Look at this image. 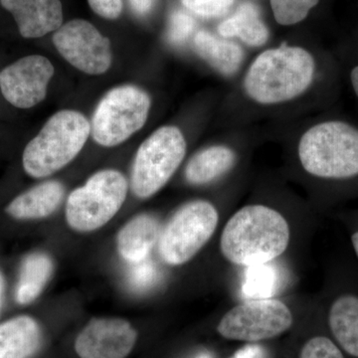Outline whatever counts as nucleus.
I'll return each instance as SVG.
<instances>
[{"label":"nucleus","instance_id":"f257e3e1","mask_svg":"<svg viewBox=\"0 0 358 358\" xmlns=\"http://www.w3.org/2000/svg\"><path fill=\"white\" fill-rule=\"evenodd\" d=\"M289 223L280 212L265 205H248L226 223L221 253L234 265H259L281 256L289 243Z\"/></svg>","mask_w":358,"mask_h":358},{"label":"nucleus","instance_id":"f03ea898","mask_svg":"<svg viewBox=\"0 0 358 358\" xmlns=\"http://www.w3.org/2000/svg\"><path fill=\"white\" fill-rule=\"evenodd\" d=\"M315 70L310 52L282 45L255 59L245 77L244 89L252 100L262 105L289 102L310 88Z\"/></svg>","mask_w":358,"mask_h":358},{"label":"nucleus","instance_id":"7ed1b4c3","mask_svg":"<svg viewBox=\"0 0 358 358\" xmlns=\"http://www.w3.org/2000/svg\"><path fill=\"white\" fill-rule=\"evenodd\" d=\"M91 124L76 110L56 113L28 143L22 155L24 171L30 178H44L73 162L83 150Z\"/></svg>","mask_w":358,"mask_h":358},{"label":"nucleus","instance_id":"20e7f679","mask_svg":"<svg viewBox=\"0 0 358 358\" xmlns=\"http://www.w3.org/2000/svg\"><path fill=\"white\" fill-rule=\"evenodd\" d=\"M303 169L315 178L346 179L358 176V129L339 121L315 124L299 143Z\"/></svg>","mask_w":358,"mask_h":358},{"label":"nucleus","instance_id":"39448f33","mask_svg":"<svg viewBox=\"0 0 358 358\" xmlns=\"http://www.w3.org/2000/svg\"><path fill=\"white\" fill-rule=\"evenodd\" d=\"M129 187L124 174L115 169L94 173L68 197L65 207L67 225L78 233L100 230L121 210Z\"/></svg>","mask_w":358,"mask_h":358},{"label":"nucleus","instance_id":"423d86ee","mask_svg":"<svg viewBox=\"0 0 358 358\" xmlns=\"http://www.w3.org/2000/svg\"><path fill=\"white\" fill-rule=\"evenodd\" d=\"M218 222L217 209L206 200L181 206L160 231L157 248L162 262L171 267L189 262L213 236Z\"/></svg>","mask_w":358,"mask_h":358},{"label":"nucleus","instance_id":"0eeeda50","mask_svg":"<svg viewBox=\"0 0 358 358\" xmlns=\"http://www.w3.org/2000/svg\"><path fill=\"white\" fill-rule=\"evenodd\" d=\"M186 155V141L176 127H162L141 143L131 167L129 187L138 199L154 196L173 178Z\"/></svg>","mask_w":358,"mask_h":358},{"label":"nucleus","instance_id":"6e6552de","mask_svg":"<svg viewBox=\"0 0 358 358\" xmlns=\"http://www.w3.org/2000/svg\"><path fill=\"white\" fill-rule=\"evenodd\" d=\"M150 109V96L138 87L110 90L96 106L92 119L94 141L105 148L121 145L145 126Z\"/></svg>","mask_w":358,"mask_h":358},{"label":"nucleus","instance_id":"1a4fd4ad","mask_svg":"<svg viewBox=\"0 0 358 358\" xmlns=\"http://www.w3.org/2000/svg\"><path fill=\"white\" fill-rule=\"evenodd\" d=\"M289 308L275 299L240 303L224 315L218 334L230 341L258 343L275 338L293 326Z\"/></svg>","mask_w":358,"mask_h":358},{"label":"nucleus","instance_id":"9d476101","mask_svg":"<svg viewBox=\"0 0 358 358\" xmlns=\"http://www.w3.org/2000/svg\"><path fill=\"white\" fill-rule=\"evenodd\" d=\"M53 43L66 61L86 74L102 75L112 65L110 40L88 21L75 20L61 26Z\"/></svg>","mask_w":358,"mask_h":358},{"label":"nucleus","instance_id":"9b49d317","mask_svg":"<svg viewBox=\"0 0 358 358\" xmlns=\"http://www.w3.org/2000/svg\"><path fill=\"white\" fill-rule=\"evenodd\" d=\"M53 65L41 55L20 59L0 72V90L4 99L18 109H30L44 100Z\"/></svg>","mask_w":358,"mask_h":358},{"label":"nucleus","instance_id":"f8f14e48","mask_svg":"<svg viewBox=\"0 0 358 358\" xmlns=\"http://www.w3.org/2000/svg\"><path fill=\"white\" fill-rule=\"evenodd\" d=\"M136 341L138 333L129 320L96 317L78 334L74 348L79 358H127Z\"/></svg>","mask_w":358,"mask_h":358},{"label":"nucleus","instance_id":"ddd939ff","mask_svg":"<svg viewBox=\"0 0 358 358\" xmlns=\"http://www.w3.org/2000/svg\"><path fill=\"white\" fill-rule=\"evenodd\" d=\"M0 6L13 15L23 38H40L62 26L60 0H0Z\"/></svg>","mask_w":358,"mask_h":358},{"label":"nucleus","instance_id":"4468645a","mask_svg":"<svg viewBox=\"0 0 358 358\" xmlns=\"http://www.w3.org/2000/svg\"><path fill=\"white\" fill-rule=\"evenodd\" d=\"M159 220L150 214H140L128 221L117 232V253L129 264L141 262L150 258L159 242Z\"/></svg>","mask_w":358,"mask_h":358},{"label":"nucleus","instance_id":"2eb2a0df","mask_svg":"<svg viewBox=\"0 0 358 358\" xmlns=\"http://www.w3.org/2000/svg\"><path fill=\"white\" fill-rule=\"evenodd\" d=\"M65 196V186L56 180L44 181L15 197L6 211L16 220H40L58 210Z\"/></svg>","mask_w":358,"mask_h":358},{"label":"nucleus","instance_id":"dca6fc26","mask_svg":"<svg viewBox=\"0 0 358 358\" xmlns=\"http://www.w3.org/2000/svg\"><path fill=\"white\" fill-rule=\"evenodd\" d=\"M43 343V333L36 320L20 315L0 324V358H30Z\"/></svg>","mask_w":358,"mask_h":358},{"label":"nucleus","instance_id":"f3484780","mask_svg":"<svg viewBox=\"0 0 358 358\" xmlns=\"http://www.w3.org/2000/svg\"><path fill=\"white\" fill-rule=\"evenodd\" d=\"M193 44L200 57L223 76H233L243 62L244 52L239 45L209 32H197Z\"/></svg>","mask_w":358,"mask_h":358},{"label":"nucleus","instance_id":"a211bd4d","mask_svg":"<svg viewBox=\"0 0 358 358\" xmlns=\"http://www.w3.org/2000/svg\"><path fill=\"white\" fill-rule=\"evenodd\" d=\"M236 155L224 145H213L193 155L185 169L190 185H205L221 178L234 166Z\"/></svg>","mask_w":358,"mask_h":358},{"label":"nucleus","instance_id":"6ab92c4d","mask_svg":"<svg viewBox=\"0 0 358 358\" xmlns=\"http://www.w3.org/2000/svg\"><path fill=\"white\" fill-rule=\"evenodd\" d=\"M331 333L348 355L358 357V298L343 296L334 301L329 310Z\"/></svg>","mask_w":358,"mask_h":358},{"label":"nucleus","instance_id":"aec40b11","mask_svg":"<svg viewBox=\"0 0 358 358\" xmlns=\"http://www.w3.org/2000/svg\"><path fill=\"white\" fill-rule=\"evenodd\" d=\"M50 257L43 253L28 255L22 262L15 298L20 305H28L36 300L53 274Z\"/></svg>","mask_w":358,"mask_h":358},{"label":"nucleus","instance_id":"412c9836","mask_svg":"<svg viewBox=\"0 0 358 358\" xmlns=\"http://www.w3.org/2000/svg\"><path fill=\"white\" fill-rule=\"evenodd\" d=\"M223 37H239L249 46H262L268 38V28L260 18L258 9L251 3H244L235 14L218 27Z\"/></svg>","mask_w":358,"mask_h":358},{"label":"nucleus","instance_id":"4be33fe9","mask_svg":"<svg viewBox=\"0 0 358 358\" xmlns=\"http://www.w3.org/2000/svg\"><path fill=\"white\" fill-rule=\"evenodd\" d=\"M270 263L247 267L242 286L245 298L266 300L274 296L279 289V272Z\"/></svg>","mask_w":358,"mask_h":358},{"label":"nucleus","instance_id":"5701e85b","mask_svg":"<svg viewBox=\"0 0 358 358\" xmlns=\"http://www.w3.org/2000/svg\"><path fill=\"white\" fill-rule=\"evenodd\" d=\"M320 0H271L275 20L282 25H293L307 17Z\"/></svg>","mask_w":358,"mask_h":358},{"label":"nucleus","instance_id":"b1692460","mask_svg":"<svg viewBox=\"0 0 358 358\" xmlns=\"http://www.w3.org/2000/svg\"><path fill=\"white\" fill-rule=\"evenodd\" d=\"M127 275L129 286L136 292H145L155 286L159 280V271L150 258L138 263L129 264Z\"/></svg>","mask_w":358,"mask_h":358},{"label":"nucleus","instance_id":"393cba45","mask_svg":"<svg viewBox=\"0 0 358 358\" xmlns=\"http://www.w3.org/2000/svg\"><path fill=\"white\" fill-rule=\"evenodd\" d=\"M195 23L192 16L182 11H176L169 18L166 37L169 43L181 45L189 38L194 30Z\"/></svg>","mask_w":358,"mask_h":358},{"label":"nucleus","instance_id":"a878e982","mask_svg":"<svg viewBox=\"0 0 358 358\" xmlns=\"http://www.w3.org/2000/svg\"><path fill=\"white\" fill-rule=\"evenodd\" d=\"M300 358H345L338 346L324 336H315L306 343Z\"/></svg>","mask_w":358,"mask_h":358},{"label":"nucleus","instance_id":"bb28decb","mask_svg":"<svg viewBox=\"0 0 358 358\" xmlns=\"http://www.w3.org/2000/svg\"><path fill=\"white\" fill-rule=\"evenodd\" d=\"M183 6L201 17L222 16L229 10L234 0H181Z\"/></svg>","mask_w":358,"mask_h":358},{"label":"nucleus","instance_id":"cd10ccee","mask_svg":"<svg viewBox=\"0 0 358 358\" xmlns=\"http://www.w3.org/2000/svg\"><path fill=\"white\" fill-rule=\"evenodd\" d=\"M94 13L106 20H117L122 11V0H88Z\"/></svg>","mask_w":358,"mask_h":358},{"label":"nucleus","instance_id":"c85d7f7f","mask_svg":"<svg viewBox=\"0 0 358 358\" xmlns=\"http://www.w3.org/2000/svg\"><path fill=\"white\" fill-rule=\"evenodd\" d=\"M264 350L261 346L250 345L238 350L231 358H263Z\"/></svg>","mask_w":358,"mask_h":358},{"label":"nucleus","instance_id":"c756f323","mask_svg":"<svg viewBox=\"0 0 358 358\" xmlns=\"http://www.w3.org/2000/svg\"><path fill=\"white\" fill-rule=\"evenodd\" d=\"M134 13L140 15H145L152 9L154 0H129Z\"/></svg>","mask_w":358,"mask_h":358},{"label":"nucleus","instance_id":"7c9ffc66","mask_svg":"<svg viewBox=\"0 0 358 358\" xmlns=\"http://www.w3.org/2000/svg\"><path fill=\"white\" fill-rule=\"evenodd\" d=\"M350 80H352L353 90H355V94L358 96V66L353 68L352 74H350Z\"/></svg>","mask_w":358,"mask_h":358},{"label":"nucleus","instance_id":"2f4dec72","mask_svg":"<svg viewBox=\"0 0 358 358\" xmlns=\"http://www.w3.org/2000/svg\"><path fill=\"white\" fill-rule=\"evenodd\" d=\"M3 292H4V278L2 273L0 272V312H1V306H2V298H3Z\"/></svg>","mask_w":358,"mask_h":358},{"label":"nucleus","instance_id":"473e14b6","mask_svg":"<svg viewBox=\"0 0 358 358\" xmlns=\"http://www.w3.org/2000/svg\"><path fill=\"white\" fill-rule=\"evenodd\" d=\"M352 241L353 245V248L355 250V253H357L358 258V232L355 233L352 237Z\"/></svg>","mask_w":358,"mask_h":358},{"label":"nucleus","instance_id":"72a5a7b5","mask_svg":"<svg viewBox=\"0 0 358 358\" xmlns=\"http://www.w3.org/2000/svg\"><path fill=\"white\" fill-rule=\"evenodd\" d=\"M199 358H209V357H207V355H203V357H200Z\"/></svg>","mask_w":358,"mask_h":358}]
</instances>
